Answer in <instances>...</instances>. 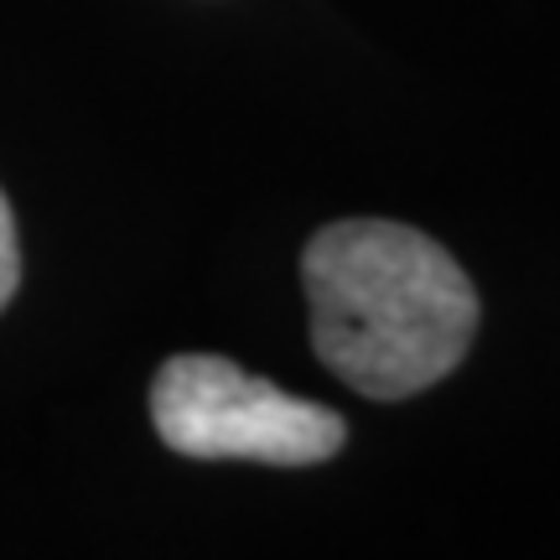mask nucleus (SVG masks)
Listing matches in <instances>:
<instances>
[{"mask_svg":"<svg viewBox=\"0 0 560 560\" xmlns=\"http://www.w3.org/2000/svg\"><path fill=\"white\" fill-rule=\"evenodd\" d=\"M21 280V249H16V219H11V202L0 192V306L16 296Z\"/></svg>","mask_w":560,"mask_h":560,"instance_id":"3","label":"nucleus"},{"mask_svg":"<svg viewBox=\"0 0 560 560\" xmlns=\"http://www.w3.org/2000/svg\"><path fill=\"white\" fill-rule=\"evenodd\" d=\"M151 420L177 457L198 462L317 467L348 441L338 410L296 400L219 353H177L161 363L151 384Z\"/></svg>","mask_w":560,"mask_h":560,"instance_id":"2","label":"nucleus"},{"mask_svg":"<svg viewBox=\"0 0 560 560\" xmlns=\"http://www.w3.org/2000/svg\"><path fill=\"white\" fill-rule=\"evenodd\" d=\"M312 348L348 389L410 400L472 348L478 291L431 234L389 219H342L301 255Z\"/></svg>","mask_w":560,"mask_h":560,"instance_id":"1","label":"nucleus"}]
</instances>
